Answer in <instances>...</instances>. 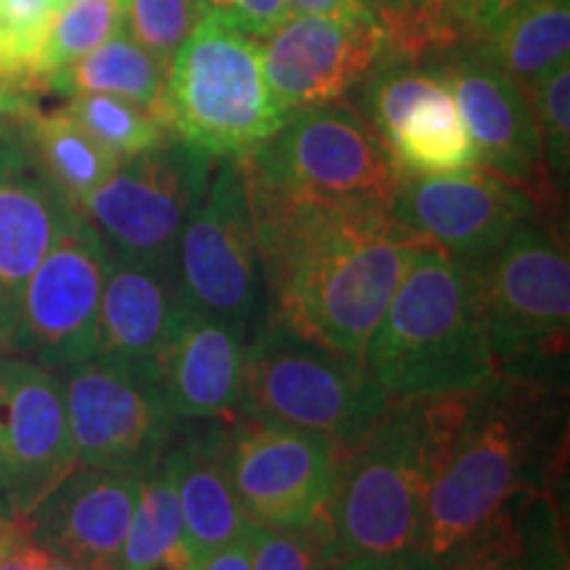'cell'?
<instances>
[{
    "mask_svg": "<svg viewBox=\"0 0 570 570\" xmlns=\"http://www.w3.org/2000/svg\"><path fill=\"white\" fill-rule=\"evenodd\" d=\"M267 317L344 354H365L423 238L383 206L291 198L248 183Z\"/></svg>",
    "mask_w": 570,
    "mask_h": 570,
    "instance_id": "6da1fadb",
    "label": "cell"
},
{
    "mask_svg": "<svg viewBox=\"0 0 570 570\" xmlns=\"http://www.w3.org/2000/svg\"><path fill=\"white\" fill-rule=\"evenodd\" d=\"M560 391L499 375L475 394L431 399L428 558L444 562L515 499L550 489L566 441Z\"/></svg>",
    "mask_w": 570,
    "mask_h": 570,
    "instance_id": "7a4b0ae2",
    "label": "cell"
},
{
    "mask_svg": "<svg viewBox=\"0 0 570 570\" xmlns=\"http://www.w3.org/2000/svg\"><path fill=\"white\" fill-rule=\"evenodd\" d=\"M365 365L391 399L475 394L497 381L473 269L423 246L370 336Z\"/></svg>",
    "mask_w": 570,
    "mask_h": 570,
    "instance_id": "3957f363",
    "label": "cell"
},
{
    "mask_svg": "<svg viewBox=\"0 0 570 570\" xmlns=\"http://www.w3.org/2000/svg\"><path fill=\"white\" fill-rule=\"evenodd\" d=\"M431 452V399H394L309 523L327 562L420 550Z\"/></svg>",
    "mask_w": 570,
    "mask_h": 570,
    "instance_id": "277c9868",
    "label": "cell"
},
{
    "mask_svg": "<svg viewBox=\"0 0 570 570\" xmlns=\"http://www.w3.org/2000/svg\"><path fill=\"white\" fill-rule=\"evenodd\" d=\"M470 269L497 373L566 389L570 262L558 233L523 219Z\"/></svg>",
    "mask_w": 570,
    "mask_h": 570,
    "instance_id": "5b68a950",
    "label": "cell"
},
{
    "mask_svg": "<svg viewBox=\"0 0 570 570\" xmlns=\"http://www.w3.org/2000/svg\"><path fill=\"white\" fill-rule=\"evenodd\" d=\"M391 402L360 354L327 348L273 317L262 320L246 341L240 417L325 433L348 452Z\"/></svg>",
    "mask_w": 570,
    "mask_h": 570,
    "instance_id": "8992f818",
    "label": "cell"
},
{
    "mask_svg": "<svg viewBox=\"0 0 570 570\" xmlns=\"http://www.w3.org/2000/svg\"><path fill=\"white\" fill-rule=\"evenodd\" d=\"M161 122L212 159L244 156L281 130L259 40L202 17L169 61Z\"/></svg>",
    "mask_w": 570,
    "mask_h": 570,
    "instance_id": "52a82bcc",
    "label": "cell"
},
{
    "mask_svg": "<svg viewBox=\"0 0 570 570\" xmlns=\"http://www.w3.org/2000/svg\"><path fill=\"white\" fill-rule=\"evenodd\" d=\"M246 180L320 204L391 209L402 173L354 104L315 106L240 156Z\"/></svg>",
    "mask_w": 570,
    "mask_h": 570,
    "instance_id": "ba28073f",
    "label": "cell"
},
{
    "mask_svg": "<svg viewBox=\"0 0 570 570\" xmlns=\"http://www.w3.org/2000/svg\"><path fill=\"white\" fill-rule=\"evenodd\" d=\"M214 161L169 132L154 148L119 164L80 212L114 259L175 269L177 240L209 185Z\"/></svg>",
    "mask_w": 570,
    "mask_h": 570,
    "instance_id": "9c48e42d",
    "label": "cell"
},
{
    "mask_svg": "<svg viewBox=\"0 0 570 570\" xmlns=\"http://www.w3.org/2000/svg\"><path fill=\"white\" fill-rule=\"evenodd\" d=\"M177 240L183 302L252 333L267 317L265 277L240 156L217 159Z\"/></svg>",
    "mask_w": 570,
    "mask_h": 570,
    "instance_id": "30bf717a",
    "label": "cell"
},
{
    "mask_svg": "<svg viewBox=\"0 0 570 570\" xmlns=\"http://www.w3.org/2000/svg\"><path fill=\"white\" fill-rule=\"evenodd\" d=\"M77 465L148 475L173 444L177 420L154 381L90 356L53 370Z\"/></svg>",
    "mask_w": 570,
    "mask_h": 570,
    "instance_id": "8fae6325",
    "label": "cell"
},
{
    "mask_svg": "<svg viewBox=\"0 0 570 570\" xmlns=\"http://www.w3.org/2000/svg\"><path fill=\"white\" fill-rule=\"evenodd\" d=\"M109 267L111 254L104 238L77 212L21 291L6 354L48 370L96 356Z\"/></svg>",
    "mask_w": 570,
    "mask_h": 570,
    "instance_id": "7c38bea8",
    "label": "cell"
},
{
    "mask_svg": "<svg viewBox=\"0 0 570 570\" xmlns=\"http://www.w3.org/2000/svg\"><path fill=\"white\" fill-rule=\"evenodd\" d=\"M346 449L325 433L235 417L227 428V473L246 518L269 529H304L336 487Z\"/></svg>",
    "mask_w": 570,
    "mask_h": 570,
    "instance_id": "4fadbf2b",
    "label": "cell"
},
{
    "mask_svg": "<svg viewBox=\"0 0 570 570\" xmlns=\"http://www.w3.org/2000/svg\"><path fill=\"white\" fill-rule=\"evenodd\" d=\"M449 85L473 138L479 167L523 190L539 219L558 233L562 190L547 173L531 104L520 85L475 46L454 48L428 61Z\"/></svg>",
    "mask_w": 570,
    "mask_h": 570,
    "instance_id": "5bb4252c",
    "label": "cell"
},
{
    "mask_svg": "<svg viewBox=\"0 0 570 570\" xmlns=\"http://www.w3.org/2000/svg\"><path fill=\"white\" fill-rule=\"evenodd\" d=\"M354 90V106L389 148L402 177L458 175L479 167L458 101L428 63L383 59Z\"/></svg>",
    "mask_w": 570,
    "mask_h": 570,
    "instance_id": "9a60e30c",
    "label": "cell"
},
{
    "mask_svg": "<svg viewBox=\"0 0 570 570\" xmlns=\"http://www.w3.org/2000/svg\"><path fill=\"white\" fill-rule=\"evenodd\" d=\"M77 468L53 370L0 352V515L21 525Z\"/></svg>",
    "mask_w": 570,
    "mask_h": 570,
    "instance_id": "2e32d148",
    "label": "cell"
},
{
    "mask_svg": "<svg viewBox=\"0 0 570 570\" xmlns=\"http://www.w3.org/2000/svg\"><path fill=\"white\" fill-rule=\"evenodd\" d=\"M259 46L269 92L285 119L346 98L389 53L373 13L291 17Z\"/></svg>",
    "mask_w": 570,
    "mask_h": 570,
    "instance_id": "e0dca14e",
    "label": "cell"
},
{
    "mask_svg": "<svg viewBox=\"0 0 570 570\" xmlns=\"http://www.w3.org/2000/svg\"><path fill=\"white\" fill-rule=\"evenodd\" d=\"M391 214L425 244L468 267L487 259L518 223L539 217L537 204L523 190L481 167L458 175L402 177Z\"/></svg>",
    "mask_w": 570,
    "mask_h": 570,
    "instance_id": "ac0fdd59",
    "label": "cell"
},
{
    "mask_svg": "<svg viewBox=\"0 0 570 570\" xmlns=\"http://www.w3.org/2000/svg\"><path fill=\"white\" fill-rule=\"evenodd\" d=\"M80 212L30 151L17 125L0 130V348L35 269Z\"/></svg>",
    "mask_w": 570,
    "mask_h": 570,
    "instance_id": "d6986e66",
    "label": "cell"
},
{
    "mask_svg": "<svg viewBox=\"0 0 570 570\" xmlns=\"http://www.w3.org/2000/svg\"><path fill=\"white\" fill-rule=\"evenodd\" d=\"M140 479L77 465L21 523L40 550L82 570H122Z\"/></svg>",
    "mask_w": 570,
    "mask_h": 570,
    "instance_id": "ffe728a7",
    "label": "cell"
},
{
    "mask_svg": "<svg viewBox=\"0 0 570 570\" xmlns=\"http://www.w3.org/2000/svg\"><path fill=\"white\" fill-rule=\"evenodd\" d=\"M246 341L238 325L183 302L159 367V389L177 420L240 417Z\"/></svg>",
    "mask_w": 570,
    "mask_h": 570,
    "instance_id": "44dd1931",
    "label": "cell"
},
{
    "mask_svg": "<svg viewBox=\"0 0 570 570\" xmlns=\"http://www.w3.org/2000/svg\"><path fill=\"white\" fill-rule=\"evenodd\" d=\"M180 306L175 269L140 267L111 256L98 312L96 356L117 362L159 386L161 356Z\"/></svg>",
    "mask_w": 570,
    "mask_h": 570,
    "instance_id": "7402d4cb",
    "label": "cell"
},
{
    "mask_svg": "<svg viewBox=\"0 0 570 570\" xmlns=\"http://www.w3.org/2000/svg\"><path fill=\"white\" fill-rule=\"evenodd\" d=\"M227 428L230 420H180L164 454L196 562L244 537L248 525L227 473Z\"/></svg>",
    "mask_w": 570,
    "mask_h": 570,
    "instance_id": "603a6c76",
    "label": "cell"
},
{
    "mask_svg": "<svg viewBox=\"0 0 570 570\" xmlns=\"http://www.w3.org/2000/svg\"><path fill=\"white\" fill-rule=\"evenodd\" d=\"M439 566L444 570H568L560 510L550 489L515 499Z\"/></svg>",
    "mask_w": 570,
    "mask_h": 570,
    "instance_id": "cb8c5ba5",
    "label": "cell"
},
{
    "mask_svg": "<svg viewBox=\"0 0 570 570\" xmlns=\"http://www.w3.org/2000/svg\"><path fill=\"white\" fill-rule=\"evenodd\" d=\"M473 46L529 90L570 53V0H523L489 13Z\"/></svg>",
    "mask_w": 570,
    "mask_h": 570,
    "instance_id": "d4e9b609",
    "label": "cell"
},
{
    "mask_svg": "<svg viewBox=\"0 0 570 570\" xmlns=\"http://www.w3.org/2000/svg\"><path fill=\"white\" fill-rule=\"evenodd\" d=\"M11 122L17 125L30 151L38 156L42 169L51 175V180L69 196L77 209L122 164L67 109L38 111L35 106L24 104Z\"/></svg>",
    "mask_w": 570,
    "mask_h": 570,
    "instance_id": "484cf974",
    "label": "cell"
},
{
    "mask_svg": "<svg viewBox=\"0 0 570 570\" xmlns=\"http://www.w3.org/2000/svg\"><path fill=\"white\" fill-rule=\"evenodd\" d=\"M164 85H167V69L119 27L96 51L53 75L48 90L67 92V96L109 92L142 106L161 122Z\"/></svg>",
    "mask_w": 570,
    "mask_h": 570,
    "instance_id": "4316f807",
    "label": "cell"
},
{
    "mask_svg": "<svg viewBox=\"0 0 570 570\" xmlns=\"http://www.w3.org/2000/svg\"><path fill=\"white\" fill-rule=\"evenodd\" d=\"M386 35L389 59L428 63L475 38L465 0H365Z\"/></svg>",
    "mask_w": 570,
    "mask_h": 570,
    "instance_id": "83f0119b",
    "label": "cell"
},
{
    "mask_svg": "<svg viewBox=\"0 0 570 570\" xmlns=\"http://www.w3.org/2000/svg\"><path fill=\"white\" fill-rule=\"evenodd\" d=\"M196 566L173 475L161 460L159 468L140 479L122 570H196Z\"/></svg>",
    "mask_w": 570,
    "mask_h": 570,
    "instance_id": "f1b7e54d",
    "label": "cell"
},
{
    "mask_svg": "<svg viewBox=\"0 0 570 570\" xmlns=\"http://www.w3.org/2000/svg\"><path fill=\"white\" fill-rule=\"evenodd\" d=\"M56 13L51 0H0V90L27 96L46 88L40 63Z\"/></svg>",
    "mask_w": 570,
    "mask_h": 570,
    "instance_id": "f546056e",
    "label": "cell"
},
{
    "mask_svg": "<svg viewBox=\"0 0 570 570\" xmlns=\"http://www.w3.org/2000/svg\"><path fill=\"white\" fill-rule=\"evenodd\" d=\"M67 111L119 161L148 151L169 135L151 111L109 92H77Z\"/></svg>",
    "mask_w": 570,
    "mask_h": 570,
    "instance_id": "4dcf8cb0",
    "label": "cell"
},
{
    "mask_svg": "<svg viewBox=\"0 0 570 570\" xmlns=\"http://www.w3.org/2000/svg\"><path fill=\"white\" fill-rule=\"evenodd\" d=\"M122 27V0H75L63 6L51 21L42 48V85L53 75L96 51Z\"/></svg>",
    "mask_w": 570,
    "mask_h": 570,
    "instance_id": "1f68e13d",
    "label": "cell"
},
{
    "mask_svg": "<svg viewBox=\"0 0 570 570\" xmlns=\"http://www.w3.org/2000/svg\"><path fill=\"white\" fill-rule=\"evenodd\" d=\"M202 17L196 0H122V30L164 69Z\"/></svg>",
    "mask_w": 570,
    "mask_h": 570,
    "instance_id": "d6a6232c",
    "label": "cell"
},
{
    "mask_svg": "<svg viewBox=\"0 0 570 570\" xmlns=\"http://www.w3.org/2000/svg\"><path fill=\"white\" fill-rule=\"evenodd\" d=\"M537 119L541 151L552 183L566 194L570 167V67L562 61L537 85L523 90Z\"/></svg>",
    "mask_w": 570,
    "mask_h": 570,
    "instance_id": "836d02e7",
    "label": "cell"
},
{
    "mask_svg": "<svg viewBox=\"0 0 570 570\" xmlns=\"http://www.w3.org/2000/svg\"><path fill=\"white\" fill-rule=\"evenodd\" d=\"M246 537L252 544L254 570H317L327 562L312 525L269 529L248 520Z\"/></svg>",
    "mask_w": 570,
    "mask_h": 570,
    "instance_id": "e575fe53",
    "label": "cell"
},
{
    "mask_svg": "<svg viewBox=\"0 0 570 570\" xmlns=\"http://www.w3.org/2000/svg\"><path fill=\"white\" fill-rule=\"evenodd\" d=\"M204 17H212L248 38L265 40L294 17L288 0H196Z\"/></svg>",
    "mask_w": 570,
    "mask_h": 570,
    "instance_id": "d590c367",
    "label": "cell"
},
{
    "mask_svg": "<svg viewBox=\"0 0 570 570\" xmlns=\"http://www.w3.org/2000/svg\"><path fill=\"white\" fill-rule=\"evenodd\" d=\"M0 570H38V544L17 523L0 525Z\"/></svg>",
    "mask_w": 570,
    "mask_h": 570,
    "instance_id": "8d00e7d4",
    "label": "cell"
},
{
    "mask_svg": "<svg viewBox=\"0 0 570 570\" xmlns=\"http://www.w3.org/2000/svg\"><path fill=\"white\" fill-rule=\"evenodd\" d=\"M341 570H444L436 560L428 558L423 550H407L381 558H360L341 562Z\"/></svg>",
    "mask_w": 570,
    "mask_h": 570,
    "instance_id": "74e56055",
    "label": "cell"
},
{
    "mask_svg": "<svg viewBox=\"0 0 570 570\" xmlns=\"http://www.w3.org/2000/svg\"><path fill=\"white\" fill-rule=\"evenodd\" d=\"M294 17H331V19H356L373 13L365 0H288Z\"/></svg>",
    "mask_w": 570,
    "mask_h": 570,
    "instance_id": "f35d334b",
    "label": "cell"
},
{
    "mask_svg": "<svg viewBox=\"0 0 570 570\" xmlns=\"http://www.w3.org/2000/svg\"><path fill=\"white\" fill-rule=\"evenodd\" d=\"M196 570H254L252 566V544H248V537H238L230 544L219 547L212 554L198 562Z\"/></svg>",
    "mask_w": 570,
    "mask_h": 570,
    "instance_id": "ab89813d",
    "label": "cell"
},
{
    "mask_svg": "<svg viewBox=\"0 0 570 570\" xmlns=\"http://www.w3.org/2000/svg\"><path fill=\"white\" fill-rule=\"evenodd\" d=\"M465 3L473 9V17H475V30H479L481 19H487L489 13L494 11H502V9H510V6H518L523 3V0H465ZM475 40V38H473ZM473 46V42H470Z\"/></svg>",
    "mask_w": 570,
    "mask_h": 570,
    "instance_id": "60d3db41",
    "label": "cell"
},
{
    "mask_svg": "<svg viewBox=\"0 0 570 570\" xmlns=\"http://www.w3.org/2000/svg\"><path fill=\"white\" fill-rule=\"evenodd\" d=\"M38 570H82V568L71 566V562H67L63 558H56V554L40 550L38 547Z\"/></svg>",
    "mask_w": 570,
    "mask_h": 570,
    "instance_id": "b9f144b4",
    "label": "cell"
},
{
    "mask_svg": "<svg viewBox=\"0 0 570 570\" xmlns=\"http://www.w3.org/2000/svg\"><path fill=\"white\" fill-rule=\"evenodd\" d=\"M51 3H53V9H56V11H61V9H63V6L75 3V0H51Z\"/></svg>",
    "mask_w": 570,
    "mask_h": 570,
    "instance_id": "7bdbcfd3",
    "label": "cell"
},
{
    "mask_svg": "<svg viewBox=\"0 0 570 570\" xmlns=\"http://www.w3.org/2000/svg\"><path fill=\"white\" fill-rule=\"evenodd\" d=\"M317 570H341V562H325V566H320Z\"/></svg>",
    "mask_w": 570,
    "mask_h": 570,
    "instance_id": "ee69618b",
    "label": "cell"
},
{
    "mask_svg": "<svg viewBox=\"0 0 570 570\" xmlns=\"http://www.w3.org/2000/svg\"><path fill=\"white\" fill-rule=\"evenodd\" d=\"M6 523V520H3V515H0V525H3Z\"/></svg>",
    "mask_w": 570,
    "mask_h": 570,
    "instance_id": "f6af8a7d",
    "label": "cell"
},
{
    "mask_svg": "<svg viewBox=\"0 0 570 570\" xmlns=\"http://www.w3.org/2000/svg\"><path fill=\"white\" fill-rule=\"evenodd\" d=\"M3 125H9V122H0V130H3Z\"/></svg>",
    "mask_w": 570,
    "mask_h": 570,
    "instance_id": "bcb514c9",
    "label": "cell"
},
{
    "mask_svg": "<svg viewBox=\"0 0 570 570\" xmlns=\"http://www.w3.org/2000/svg\"><path fill=\"white\" fill-rule=\"evenodd\" d=\"M0 352H3V348H0Z\"/></svg>",
    "mask_w": 570,
    "mask_h": 570,
    "instance_id": "7dc6e473",
    "label": "cell"
}]
</instances>
